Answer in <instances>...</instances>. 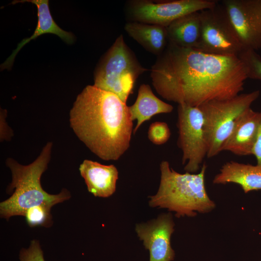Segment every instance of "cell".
I'll return each mask as SVG.
<instances>
[{"label":"cell","mask_w":261,"mask_h":261,"mask_svg":"<svg viewBox=\"0 0 261 261\" xmlns=\"http://www.w3.org/2000/svg\"><path fill=\"white\" fill-rule=\"evenodd\" d=\"M177 145L182 152V164L186 172L196 173L207 157V145L204 130V118L200 108L178 104Z\"/></svg>","instance_id":"9"},{"label":"cell","mask_w":261,"mask_h":261,"mask_svg":"<svg viewBox=\"0 0 261 261\" xmlns=\"http://www.w3.org/2000/svg\"><path fill=\"white\" fill-rule=\"evenodd\" d=\"M200 15L201 34L196 49L212 54L237 56L244 50L221 3L200 11Z\"/></svg>","instance_id":"7"},{"label":"cell","mask_w":261,"mask_h":261,"mask_svg":"<svg viewBox=\"0 0 261 261\" xmlns=\"http://www.w3.org/2000/svg\"><path fill=\"white\" fill-rule=\"evenodd\" d=\"M259 113L260 116L259 126L252 155H253L256 158V165L261 167V108Z\"/></svg>","instance_id":"23"},{"label":"cell","mask_w":261,"mask_h":261,"mask_svg":"<svg viewBox=\"0 0 261 261\" xmlns=\"http://www.w3.org/2000/svg\"><path fill=\"white\" fill-rule=\"evenodd\" d=\"M171 136V131L167 123L156 121L152 123L148 131V138L154 144L161 145L166 143Z\"/></svg>","instance_id":"21"},{"label":"cell","mask_w":261,"mask_h":261,"mask_svg":"<svg viewBox=\"0 0 261 261\" xmlns=\"http://www.w3.org/2000/svg\"><path fill=\"white\" fill-rule=\"evenodd\" d=\"M79 170L88 191L94 196L106 198L115 192L118 172L114 165H105L85 160Z\"/></svg>","instance_id":"13"},{"label":"cell","mask_w":261,"mask_h":261,"mask_svg":"<svg viewBox=\"0 0 261 261\" xmlns=\"http://www.w3.org/2000/svg\"><path fill=\"white\" fill-rule=\"evenodd\" d=\"M129 109L131 119L137 121L133 130L135 134L145 121L156 115L171 113L174 107L156 97L150 86L143 84L139 88L135 102L129 106Z\"/></svg>","instance_id":"17"},{"label":"cell","mask_w":261,"mask_h":261,"mask_svg":"<svg viewBox=\"0 0 261 261\" xmlns=\"http://www.w3.org/2000/svg\"><path fill=\"white\" fill-rule=\"evenodd\" d=\"M246 66L248 78L261 80V57L253 50H243L238 56Z\"/></svg>","instance_id":"20"},{"label":"cell","mask_w":261,"mask_h":261,"mask_svg":"<svg viewBox=\"0 0 261 261\" xmlns=\"http://www.w3.org/2000/svg\"><path fill=\"white\" fill-rule=\"evenodd\" d=\"M19 260L20 261H45L39 241L33 240L28 248H22L19 253Z\"/></svg>","instance_id":"22"},{"label":"cell","mask_w":261,"mask_h":261,"mask_svg":"<svg viewBox=\"0 0 261 261\" xmlns=\"http://www.w3.org/2000/svg\"><path fill=\"white\" fill-rule=\"evenodd\" d=\"M203 163L199 173L180 174L172 168L167 161L160 164V181L157 193L150 197L153 207L166 208L177 218L193 217L199 213L212 211L216 204L207 194Z\"/></svg>","instance_id":"4"},{"label":"cell","mask_w":261,"mask_h":261,"mask_svg":"<svg viewBox=\"0 0 261 261\" xmlns=\"http://www.w3.org/2000/svg\"><path fill=\"white\" fill-rule=\"evenodd\" d=\"M129 106L116 94L88 85L70 112L75 135L99 158L116 160L128 150L132 130Z\"/></svg>","instance_id":"2"},{"label":"cell","mask_w":261,"mask_h":261,"mask_svg":"<svg viewBox=\"0 0 261 261\" xmlns=\"http://www.w3.org/2000/svg\"><path fill=\"white\" fill-rule=\"evenodd\" d=\"M147 70L141 64L126 44L123 35L120 34L97 67L93 85L116 94L126 103L137 79Z\"/></svg>","instance_id":"5"},{"label":"cell","mask_w":261,"mask_h":261,"mask_svg":"<svg viewBox=\"0 0 261 261\" xmlns=\"http://www.w3.org/2000/svg\"><path fill=\"white\" fill-rule=\"evenodd\" d=\"M217 3L212 0H131L126 2L125 11L130 21L166 28L183 15L212 8Z\"/></svg>","instance_id":"8"},{"label":"cell","mask_w":261,"mask_h":261,"mask_svg":"<svg viewBox=\"0 0 261 261\" xmlns=\"http://www.w3.org/2000/svg\"><path fill=\"white\" fill-rule=\"evenodd\" d=\"M53 144L47 142L39 156L31 163L22 165L11 158L6 160L10 169L12 180L7 190L12 195L0 203V217L8 220L13 216H24L27 209L45 204L53 207L69 200L70 192L63 188L57 194H50L42 188L41 178L47 169L51 158Z\"/></svg>","instance_id":"3"},{"label":"cell","mask_w":261,"mask_h":261,"mask_svg":"<svg viewBox=\"0 0 261 261\" xmlns=\"http://www.w3.org/2000/svg\"><path fill=\"white\" fill-rule=\"evenodd\" d=\"M174 223L170 213L145 223L137 224L135 231L145 248L149 251V261H172L175 256L171 245Z\"/></svg>","instance_id":"11"},{"label":"cell","mask_w":261,"mask_h":261,"mask_svg":"<svg viewBox=\"0 0 261 261\" xmlns=\"http://www.w3.org/2000/svg\"><path fill=\"white\" fill-rule=\"evenodd\" d=\"M150 72L152 85L163 98L195 107L237 96L248 78L238 56L209 54L169 42Z\"/></svg>","instance_id":"1"},{"label":"cell","mask_w":261,"mask_h":261,"mask_svg":"<svg viewBox=\"0 0 261 261\" xmlns=\"http://www.w3.org/2000/svg\"><path fill=\"white\" fill-rule=\"evenodd\" d=\"M124 30L146 50L157 56L163 53L168 44L166 28L163 26L129 21Z\"/></svg>","instance_id":"16"},{"label":"cell","mask_w":261,"mask_h":261,"mask_svg":"<svg viewBox=\"0 0 261 261\" xmlns=\"http://www.w3.org/2000/svg\"><path fill=\"white\" fill-rule=\"evenodd\" d=\"M166 30L169 42L182 47L196 48L201 34L200 12L180 17L167 27Z\"/></svg>","instance_id":"18"},{"label":"cell","mask_w":261,"mask_h":261,"mask_svg":"<svg viewBox=\"0 0 261 261\" xmlns=\"http://www.w3.org/2000/svg\"><path fill=\"white\" fill-rule=\"evenodd\" d=\"M225 7L244 50L261 48V0H224Z\"/></svg>","instance_id":"10"},{"label":"cell","mask_w":261,"mask_h":261,"mask_svg":"<svg viewBox=\"0 0 261 261\" xmlns=\"http://www.w3.org/2000/svg\"><path fill=\"white\" fill-rule=\"evenodd\" d=\"M52 207L42 204L33 206L27 210L24 217L30 227L41 226L46 228L53 224L51 209Z\"/></svg>","instance_id":"19"},{"label":"cell","mask_w":261,"mask_h":261,"mask_svg":"<svg viewBox=\"0 0 261 261\" xmlns=\"http://www.w3.org/2000/svg\"><path fill=\"white\" fill-rule=\"evenodd\" d=\"M215 184L232 183L239 185L244 193L261 190V167L230 161L224 164L214 177Z\"/></svg>","instance_id":"15"},{"label":"cell","mask_w":261,"mask_h":261,"mask_svg":"<svg viewBox=\"0 0 261 261\" xmlns=\"http://www.w3.org/2000/svg\"><path fill=\"white\" fill-rule=\"evenodd\" d=\"M260 113L251 108L237 119L230 135L224 143L221 151H229L238 156L252 155L260 122Z\"/></svg>","instance_id":"12"},{"label":"cell","mask_w":261,"mask_h":261,"mask_svg":"<svg viewBox=\"0 0 261 261\" xmlns=\"http://www.w3.org/2000/svg\"><path fill=\"white\" fill-rule=\"evenodd\" d=\"M29 2L34 4L37 7L38 23L33 34L29 38L24 39L17 45L12 54L1 64V69H10L13 65L14 58L20 50L31 40L37 38L39 36L46 33L58 35L63 41L68 44L74 41L72 33L61 29L53 19L49 7L47 0H15L12 3L17 2Z\"/></svg>","instance_id":"14"},{"label":"cell","mask_w":261,"mask_h":261,"mask_svg":"<svg viewBox=\"0 0 261 261\" xmlns=\"http://www.w3.org/2000/svg\"><path fill=\"white\" fill-rule=\"evenodd\" d=\"M260 95V90H257L230 99L212 100L198 106L204 118L207 158L214 157L221 152L239 116L251 108Z\"/></svg>","instance_id":"6"}]
</instances>
